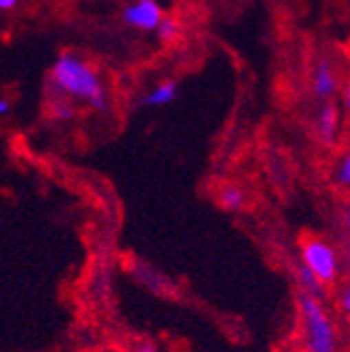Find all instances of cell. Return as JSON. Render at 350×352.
Wrapping results in <instances>:
<instances>
[{
  "mask_svg": "<svg viewBox=\"0 0 350 352\" xmlns=\"http://www.w3.org/2000/svg\"><path fill=\"white\" fill-rule=\"evenodd\" d=\"M51 82L65 99H80L95 111L109 109V95L97 69L74 53H61L51 67Z\"/></svg>",
  "mask_w": 350,
  "mask_h": 352,
  "instance_id": "cell-1",
  "label": "cell"
},
{
  "mask_svg": "<svg viewBox=\"0 0 350 352\" xmlns=\"http://www.w3.org/2000/svg\"><path fill=\"white\" fill-rule=\"evenodd\" d=\"M323 302L325 300H319L306 292L298 294L304 352H338L340 348L336 325Z\"/></svg>",
  "mask_w": 350,
  "mask_h": 352,
  "instance_id": "cell-2",
  "label": "cell"
},
{
  "mask_svg": "<svg viewBox=\"0 0 350 352\" xmlns=\"http://www.w3.org/2000/svg\"><path fill=\"white\" fill-rule=\"evenodd\" d=\"M300 262L309 267L323 285H329L338 277L336 250L323 239H306L300 248Z\"/></svg>",
  "mask_w": 350,
  "mask_h": 352,
  "instance_id": "cell-3",
  "label": "cell"
},
{
  "mask_svg": "<svg viewBox=\"0 0 350 352\" xmlns=\"http://www.w3.org/2000/svg\"><path fill=\"white\" fill-rule=\"evenodd\" d=\"M122 17H124V23H128L130 28L153 32L157 28L160 19L164 17V13L155 0H135V3H130L124 9Z\"/></svg>",
  "mask_w": 350,
  "mask_h": 352,
  "instance_id": "cell-4",
  "label": "cell"
},
{
  "mask_svg": "<svg viewBox=\"0 0 350 352\" xmlns=\"http://www.w3.org/2000/svg\"><path fill=\"white\" fill-rule=\"evenodd\" d=\"M313 91H315L317 99H321V101H329L338 93V76L333 72V65L327 59H321L315 65V72H313Z\"/></svg>",
  "mask_w": 350,
  "mask_h": 352,
  "instance_id": "cell-5",
  "label": "cell"
},
{
  "mask_svg": "<svg viewBox=\"0 0 350 352\" xmlns=\"http://www.w3.org/2000/svg\"><path fill=\"white\" fill-rule=\"evenodd\" d=\"M340 132V111L333 103H323L317 113V135L325 145H333Z\"/></svg>",
  "mask_w": 350,
  "mask_h": 352,
  "instance_id": "cell-6",
  "label": "cell"
},
{
  "mask_svg": "<svg viewBox=\"0 0 350 352\" xmlns=\"http://www.w3.org/2000/svg\"><path fill=\"white\" fill-rule=\"evenodd\" d=\"M177 97H179V84L174 80H164V82L155 84L149 93L143 95L141 105L143 107H166Z\"/></svg>",
  "mask_w": 350,
  "mask_h": 352,
  "instance_id": "cell-7",
  "label": "cell"
},
{
  "mask_svg": "<svg viewBox=\"0 0 350 352\" xmlns=\"http://www.w3.org/2000/svg\"><path fill=\"white\" fill-rule=\"evenodd\" d=\"M296 283H298L300 292H306L319 300H325V296H327L325 285L317 279V275L309 267H304L302 262L296 267Z\"/></svg>",
  "mask_w": 350,
  "mask_h": 352,
  "instance_id": "cell-8",
  "label": "cell"
},
{
  "mask_svg": "<svg viewBox=\"0 0 350 352\" xmlns=\"http://www.w3.org/2000/svg\"><path fill=\"white\" fill-rule=\"evenodd\" d=\"M218 204L229 212H237L245 206V193L239 187L229 185L221 191V195H218Z\"/></svg>",
  "mask_w": 350,
  "mask_h": 352,
  "instance_id": "cell-9",
  "label": "cell"
},
{
  "mask_svg": "<svg viewBox=\"0 0 350 352\" xmlns=\"http://www.w3.org/2000/svg\"><path fill=\"white\" fill-rule=\"evenodd\" d=\"M153 32L157 34V38H160L162 42H172V40H177V38H179V34H181V25H179V21H177V19L162 17V19H160V23H157V28H155Z\"/></svg>",
  "mask_w": 350,
  "mask_h": 352,
  "instance_id": "cell-10",
  "label": "cell"
},
{
  "mask_svg": "<svg viewBox=\"0 0 350 352\" xmlns=\"http://www.w3.org/2000/svg\"><path fill=\"white\" fill-rule=\"evenodd\" d=\"M333 179L340 187H348L350 185V155L344 153L338 164H336V170H333Z\"/></svg>",
  "mask_w": 350,
  "mask_h": 352,
  "instance_id": "cell-11",
  "label": "cell"
},
{
  "mask_svg": "<svg viewBox=\"0 0 350 352\" xmlns=\"http://www.w3.org/2000/svg\"><path fill=\"white\" fill-rule=\"evenodd\" d=\"M74 113H76V109H74V105L69 103V99H57V101H53V116H55V120H59V122H67V120H72L74 118Z\"/></svg>",
  "mask_w": 350,
  "mask_h": 352,
  "instance_id": "cell-12",
  "label": "cell"
},
{
  "mask_svg": "<svg viewBox=\"0 0 350 352\" xmlns=\"http://www.w3.org/2000/svg\"><path fill=\"white\" fill-rule=\"evenodd\" d=\"M338 308L348 317V313H350V289L348 287H344L340 292V296H338Z\"/></svg>",
  "mask_w": 350,
  "mask_h": 352,
  "instance_id": "cell-13",
  "label": "cell"
},
{
  "mask_svg": "<svg viewBox=\"0 0 350 352\" xmlns=\"http://www.w3.org/2000/svg\"><path fill=\"white\" fill-rule=\"evenodd\" d=\"M133 352H162L160 350V346L155 344V342H151V340H143V342H139L137 346H135V350Z\"/></svg>",
  "mask_w": 350,
  "mask_h": 352,
  "instance_id": "cell-14",
  "label": "cell"
},
{
  "mask_svg": "<svg viewBox=\"0 0 350 352\" xmlns=\"http://www.w3.org/2000/svg\"><path fill=\"white\" fill-rule=\"evenodd\" d=\"M19 5V0H0V11H13Z\"/></svg>",
  "mask_w": 350,
  "mask_h": 352,
  "instance_id": "cell-15",
  "label": "cell"
},
{
  "mask_svg": "<svg viewBox=\"0 0 350 352\" xmlns=\"http://www.w3.org/2000/svg\"><path fill=\"white\" fill-rule=\"evenodd\" d=\"M9 111H11V101L5 99V97H0V118L7 116Z\"/></svg>",
  "mask_w": 350,
  "mask_h": 352,
  "instance_id": "cell-16",
  "label": "cell"
}]
</instances>
